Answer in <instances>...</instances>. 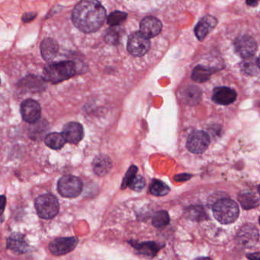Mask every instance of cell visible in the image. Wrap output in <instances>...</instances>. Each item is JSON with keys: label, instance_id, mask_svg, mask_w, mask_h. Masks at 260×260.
Instances as JSON below:
<instances>
[{"label": "cell", "instance_id": "obj_33", "mask_svg": "<svg viewBox=\"0 0 260 260\" xmlns=\"http://www.w3.org/2000/svg\"><path fill=\"white\" fill-rule=\"evenodd\" d=\"M258 59L256 62L253 61H245L243 63V69L246 71L247 74H255V71H258Z\"/></svg>", "mask_w": 260, "mask_h": 260}, {"label": "cell", "instance_id": "obj_29", "mask_svg": "<svg viewBox=\"0 0 260 260\" xmlns=\"http://www.w3.org/2000/svg\"><path fill=\"white\" fill-rule=\"evenodd\" d=\"M188 217L193 220H201L205 219L206 213L204 211L203 208L201 207H194L188 210Z\"/></svg>", "mask_w": 260, "mask_h": 260}, {"label": "cell", "instance_id": "obj_31", "mask_svg": "<svg viewBox=\"0 0 260 260\" xmlns=\"http://www.w3.org/2000/svg\"><path fill=\"white\" fill-rule=\"evenodd\" d=\"M119 32L117 30V29H109V31L106 33V36H105V41L108 44L116 45L119 43Z\"/></svg>", "mask_w": 260, "mask_h": 260}, {"label": "cell", "instance_id": "obj_30", "mask_svg": "<svg viewBox=\"0 0 260 260\" xmlns=\"http://www.w3.org/2000/svg\"><path fill=\"white\" fill-rule=\"evenodd\" d=\"M146 182L144 178L142 176H140V175H138V176L135 175V177L132 179L130 183H129L128 187L135 191H141L144 188Z\"/></svg>", "mask_w": 260, "mask_h": 260}, {"label": "cell", "instance_id": "obj_24", "mask_svg": "<svg viewBox=\"0 0 260 260\" xmlns=\"http://www.w3.org/2000/svg\"><path fill=\"white\" fill-rule=\"evenodd\" d=\"M29 129L30 138L34 140L40 139L42 135H43L47 132L48 129V123H45V120H38L36 123H31Z\"/></svg>", "mask_w": 260, "mask_h": 260}, {"label": "cell", "instance_id": "obj_7", "mask_svg": "<svg viewBox=\"0 0 260 260\" xmlns=\"http://www.w3.org/2000/svg\"><path fill=\"white\" fill-rule=\"evenodd\" d=\"M234 48H235L236 53L240 57L243 59H249L255 55L258 46L252 36L243 35L236 39L234 42Z\"/></svg>", "mask_w": 260, "mask_h": 260}, {"label": "cell", "instance_id": "obj_23", "mask_svg": "<svg viewBox=\"0 0 260 260\" xmlns=\"http://www.w3.org/2000/svg\"><path fill=\"white\" fill-rule=\"evenodd\" d=\"M45 142L50 148L58 150L63 147L66 141L61 133L52 132L46 135Z\"/></svg>", "mask_w": 260, "mask_h": 260}, {"label": "cell", "instance_id": "obj_19", "mask_svg": "<svg viewBox=\"0 0 260 260\" xmlns=\"http://www.w3.org/2000/svg\"><path fill=\"white\" fill-rule=\"evenodd\" d=\"M112 161L107 155H100L95 157L92 161V169L95 174L100 176H105L112 169Z\"/></svg>", "mask_w": 260, "mask_h": 260}, {"label": "cell", "instance_id": "obj_2", "mask_svg": "<svg viewBox=\"0 0 260 260\" xmlns=\"http://www.w3.org/2000/svg\"><path fill=\"white\" fill-rule=\"evenodd\" d=\"M76 72L77 68L73 61H63L47 65L44 69V79L52 84H57L71 79Z\"/></svg>", "mask_w": 260, "mask_h": 260}, {"label": "cell", "instance_id": "obj_15", "mask_svg": "<svg viewBox=\"0 0 260 260\" xmlns=\"http://www.w3.org/2000/svg\"><path fill=\"white\" fill-rule=\"evenodd\" d=\"M217 24V20L211 15H205L199 21L197 25L194 27V33L197 36L198 40L203 41L208 33L216 27Z\"/></svg>", "mask_w": 260, "mask_h": 260}, {"label": "cell", "instance_id": "obj_4", "mask_svg": "<svg viewBox=\"0 0 260 260\" xmlns=\"http://www.w3.org/2000/svg\"><path fill=\"white\" fill-rule=\"evenodd\" d=\"M36 208L39 217L42 218L51 219L58 214L60 205L54 195L48 193L37 198Z\"/></svg>", "mask_w": 260, "mask_h": 260}, {"label": "cell", "instance_id": "obj_34", "mask_svg": "<svg viewBox=\"0 0 260 260\" xmlns=\"http://www.w3.org/2000/svg\"><path fill=\"white\" fill-rule=\"evenodd\" d=\"M37 16V13H35V12H28V13H25L22 16V21L25 23L31 22V21L36 18V17Z\"/></svg>", "mask_w": 260, "mask_h": 260}, {"label": "cell", "instance_id": "obj_6", "mask_svg": "<svg viewBox=\"0 0 260 260\" xmlns=\"http://www.w3.org/2000/svg\"><path fill=\"white\" fill-rule=\"evenodd\" d=\"M150 47V40L141 32H135L129 36L127 48L135 56H142L147 53Z\"/></svg>", "mask_w": 260, "mask_h": 260}, {"label": "cell", "instance_id": "obj_32", "mask_svg": "<svg viewBox=\"0 0 260 260\" xmlns=\"http://www.w3.org/2000/svg\"><path fill=\"white\" fill-rule=\"evenodd\" d=\"M137 171H138V167L136 166H131L129 170L126 173L124 176V179H123L122 185H121V189H125L126 187H128L129 183L132 180L135 175H136Z\"/></svg>", "mask_w": 260, "mask_h": 260}, {"label": "cell", "instance_id": "obj_16", "mask_svg": "<svg viewBox=\"0 0 260 260\" xmlns=\"http://www.w3.org/2000/svg\"><path fill=\"white\" fill-rule=\"evenodd\" d=\"M213 100L220 105H229L234 103L237 99V93L228 87H218L214 90Z\"/></svg>", "mask_w": 260, "mask_h": 260}, {"label": "cell", "instance_id": "obj_35", "mask_svg": "<svg viewBox=\"0 0 260 260\" xmlns=\"http://www.w3.org/2000/svg\"><path fill=\"white\" fill-rule=\"evenodd\" d=\"M6 205H7V199H6L5 196H0V215L4 213Z\"/></svg>", "mask_w": 260, "mask_h": 260}, {"label": "cell", "instance_id": "obj_11", "mask_svg": "<svg viewBox=\"0 0 260 260\" xmlns=\"http://www.w3.org/2000/svg\"><path fill=\"white\" fill-rule=\"evenodd\" d=\"M62 135L65 141L71 144L80 142L84 136V130L83 126L77 122H70L63 128Z\"/></svg>", "mask_w": 260, "mask_h": 260}, {"label": "cell", "instance_id": "obj_9", "mask_svg": "<svg viewBox=\"0 0 260 260\" xmlns=\"http://www.w3.org/2000/svg\"><path fill=\"white\" fill-rule=\"evenodd\" d=\"M77 237H59L50 243L49 249L55 255H66L75 249L78 244Z\"/></svg>", "mask_w": 260, "mask_h": 260}, {"label": "cell", "instance_id": "obj_14", "mask_svg": "<svg viewBox=\"0 0 260 260\" xmlns=\"http://www.w3.org/2000/svg\"><path fill=\"white\" fill-rule=\"evenodd\" d=\"M46 88V81L42 77L29 75L19 82V88L29 92H39Z\"/></svg>", "mask_w": 260, "mask_h": 260}, {"label": "cell", "instance_id": "obj_25", "mask_svg": "<svg viewBox=\"0 0 260 260\" xmlns=\"http://www.w3.org/2000/svg\"><path fill=\"white\" fill-rule=\"evenodd\" d=\"M239 201L244 209H251L258 205V199L252 193H245L239 196Z\"/></svg>", "mask_w": 260, "mask_h": 260}, {"label": "cell", "instance_id": "obj_17", "mask_svg": "<svg viewBox=\"0 0 260 260\" xmlns=\"http://www.w3.org/2000/svg\"><path fill=\"white\" fill-rule=\"evenodd\" d=\"M7 248L16 254H23L28 250V243L20 233H13L7 239Z\"/></svg>", "mask_w": 260, "mask_h": 260}, {"label": "cell", "instance_id": "obj_38", "mask_svg": "<svg viewBox=\"0 0 260 260\" xmlns=\"http://www.w3.org/2000/svg\"><path fill=\"white\" fill-rule=\"evenodd\" d=\"M196 260H212L211 258H208V257H199V258H196Z\"/></svg>", "mask_w": 260, "mask_h": 260}, {"label": "cell", "instance_id": "obj_10", "mask_svg": "<svg viewBox=\"0 0 260 260\" xmlns=\"http://www.w3.org/2000/svg\"><path fill=\"white\" fill-rule=\"evenodd\" d=\"M22 118L28 123H34L40 120L42 109L40 104L32 99L24 100L21 104Z\"/></svg>", "mask_w": 260, "mask_h": 260}, {"label": "cell", "instance_id": "obj_21", "mask_svg": "<svg viewBox=\"0 0 260 260\" xmlns=\"http://www.w3.org/2000/svg\"><path fill=\"white\" fill-rule=\"evenodd\" d=\"M130 243L139 253L149 257L155 256L161 248V246L154 242H144L142 243H134L131 242Z\"/></svg>", "mask_w": 260, "mask_h": 260}, {"label": "cell", "instance_id": "obj_18", "mask_svg": "<svg viewBox=\"0 0 260 260\" xmlns=\"http://www.w3.org/2000/svg\"><path fill=\"white\" fill-rule=\"evenodd\" d=\"M42 57L47 62L53 60L59 51V45L55 40L46 38L42 41L40 47Z\"/></svg>", "mask_w": 260, "mask_h": 260}, {"label": "cell", "instance_id": "obj_3", "mask_svg": "<svg viewBox=\"0 0 260 260\" xmlns=\"http://www.w3.org/2000/svg\"><path fill=\"white\" fill-rule=\"evenodd\" d=\"M239 213L238 205L232 199H219L213 205L214 217L223 225L234 223L238 217Z\"/></svg>", "mask_w": 260, "mask_h": 260}, {"label": "cell", "instance_id": "obj_36", "mask_svg": "<svg viewBox=\"0 0 260 260\" xmlns=\"http://www.w3.org/2000/svg\"><path fill=\"white\" fill-rule=\"evenodd\" d=\"M247 258L250 260H259V252L249 254V255H247Z\"/></svg>", "mask_w": 260, "mask_h": 260}, {"label": "cell", "instance_id": "obj_28", "mask_svg": "<svg viewBox=\"0 0 260 260\" xmlns=\"http://www.w3.org/2000/svg\"><path fill=\"white\" fill-rule=\"evenodd\" d=\"M127 14L121 11H115L109 15L107 18L108 24L112 27L119 25L127 19Z\"/></svg>", "mask_w": 260, "mask_h": 260}, {"label": "cell", "instance_id": "obj_1", "mask_svg": "<svg viewBox=\"0 0 260 260\" xmlns=\"http://www.w3.org/2000/svg\"><path fill=\"white\" fill-rule=\"evenodd\" d=\"M106 12L98 0H81L74 8L72 21L82 32L93 33L103 26Z\"/></svg>", "mask_w": 260, "mask_h": 260}, {"label": "cell", "instance_id": "obj_26", "mask_svg": "<svg viewBox=\"0 0 260 260\" xmlns=\"http://www.w3.org/2000/svg\"><path fill=\"white\" fill-rule=\"evenodd\" d=\"M150 192L152 195L156 196H166L170 192V187L160 180H154L150 187Z\"/></svg>", "mask_w": 260, "mask_h": 260}, {"label": "cell", "instance_id": "obj_13", "mask_svg": "<svg viewBox=\"0 0 260 260\" xmlns=\"http://www.w3.org/2000/svg\"><path fill=\"white\" fill-rule=\"evenodd\" d=\"M237 238L243 246H252L258 241V229L252 225H245L237 233Z\"/></svg>", "mask_w": 260, "mask_h": 260}, {"label": "cell", "instance_id": "obj_20", "mask_svg": "<svg viewBox=\"0 0 260 260\" xmlns=\"http://www.w3.org/2000/svg\"><path fill=\"white\" fill-rule=\"evenodd\" d=\"M182 100L185 104L194 105L198 104L200 101L202 97V91L199 87L194 85H190L186 87L183 91H182Z\"/></svg>", "mask_w": 260, "mask_h": 260}, {"label": "cell", "instance_id": "obj_22", "mask_svg": "<svg viewBox=\"0 0 260 260\" xmlns=\"http://www.w3.org/2000/svg\"><path fill=\"white\" fill-rule=\"evenodd\" d=\"M216 71L214 68H208L203 65H197L191 73V79L197 82H205L208 81L211 75Z\"/></svg>", "mask_w": 260, "mask_h": 260}, {"label": "cell", "instance_id": "obj_37", "mask_svg": "<svg viewBox=\"0 0 260 260\" xmlns=\"http://www.w3.org/2000/svg\"><path fill=\"white\" fill-rule=\"evenodd\" d=\"M259 0H246V3L249 6H256Z\"/></svg>", "mask_w": 260, "mask_h": 260}, {"label": "cell", "instance_id": "obj_8", "mask_svg": "<svg viewBox=\"0 0 260 260\" xmlns=\"http://www.w3.org/2000/svg\"><path fill=\"white\" fill-rule=\"evenodd\" d=\"M209 144V135L204 131H196L188 137L186 147L191 153L201 154L205 152Z\"/></svg>", "mask_w": 260, "mask_h": 260}, {"label": "cell", "instance_id": "obj_5", "mask_svg": "<svg viewBox=\"0 0 260 260\" xmlns=\"http://www.w3.org/2000/svg\"><path fill=\"white\" fill-rule=\"evenodd\" d=\"M57 190L63 197H77L83 190V182L77 176L65 175L59 179Z\"/></svg>", "mask_w": 260, "mask_h": 260}, {"label": "cell", "instance_id": "obj_27", "mask_svg": "<svg viewBox=\"0 0 260 260\" xmlns=\"http://www.w3.org/2000/svg\"><path fill=\"white\" fill-rule=\"evenodd\" d=\"M153 226L155 228H160L167 226L170 223V216L166 211H159L156 212L152 220Z\"/></svg>", "mask_w": 260, "mask_h": 260}, {"label": "cell", "instance_id": "obj_39", "mask_svg": "<svg viewBox=\"0 0 260 260\" xmlns=\"http://www.w3.org/2000/svg\"><path fill=\"white\" fill-rule=\"evenodd\" d=\"M0 85H1V79H0Z\"/></svg>", "mask_w": 260, "mask_h": 260}, {"label": "cell", "instance_id": "obj_12", "mask_svg": "<svg viewBox=\"0 0 260 260\" xmlns=\"http://www.w3.org/2000/svg\"><path fill=\"white\" fill-rule=\"evenodd\" d=\"M162 24L158 18L153 16L144 18L140 24V32L146 38H153L162 30Z\"/></svg>", "mask_w": 260, "mask_h": 260}]
</instances>
